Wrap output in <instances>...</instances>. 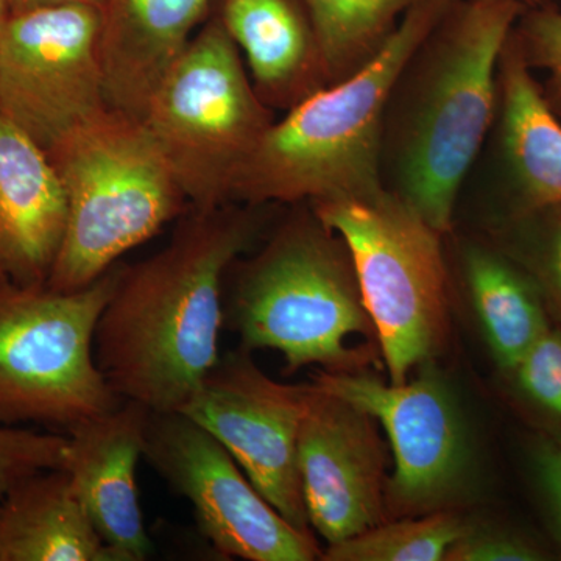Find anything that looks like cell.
Wrapping results in <instances>:
<instances>
[{"mask_svg":"<svg viewBox=\"0 0 561 561\" xmlns=\"http://www.w3.org/2000/svg\"><path fill=\"white\" fill-rule=\"evenodd\" d=\"M261 206L184 214L168 245L121 267L99 317L94 357L122 400L180 412L220 359L225 278L256 241Z\"/></svg>","mask_w":561,"mask_h":561,"instance_id":"1","label":"cell"},{"mask_svg":"<svg viewBox=\"0 0 561 561\" xmlns=\"http://www.w3.org/2000/svg\"><path fill=\"white\" fill-rule=\"evenodd\" d=\"M524 9L451 0L391 87L381 138L383 190L448 236L493 128L497 68Z\"/></svg>","mask_w":561,"mask_h":561,"instance_id":"2","label":"cell"},{"mask_svg":"<svg viewBox=\"0 0 561 561\" xmlns=\"http://www.w3.org/2000/svg\"><path fill=\"white\" fill-rule=\"evenodd\" d=\"M449 2L413 7L375 60L276 117L236 176L231 203L309 205L386 191L381 138L391 87Z\"/></svg>","mask_w":561,"mask_h":561,"instance_id":"3","label":"cell"},{"mask_svg":"<svg viewBox=\"0 0 561 561\" xmlns=\"http://www.w3.org/2000/svg\"><path fill=\"white\" fill-rule=\"evenodd\" d=\"M298 206L260 253L236 264L224 328L239 335L242 350L278 351L287 375L309 365L357 373L365 354L348 341L376 331L350 251L308 203Z\"/></svg>","mask_w":561,"mask_h":561,"instance_id":"4","label":"cell"},{"mask_svg":"<svg viewBox=\"0 0 561 561\" xmlns=\"http://www.w3.org/2000/svg\"><path fill=\"white\" fill-rule=\"evenodd\" d=\"M57 169L68 224L47 287L91 286L127 251L150 241L191 205L140 119L108 108L46 151Z\"/></svg>","mask_w":561,"mask_h":561,"instance_id":"5","label":"cell"},{"mask_svg":"<svg viewBox=\"0 0 561 561\" xmlns=\"http://www.w3.org/2000/svg\"><path fill=\"white\" fill-rule=\"evenodd\" d=\"M191 209L230 205L232 184L276 121L214 14L162 77L142 119Z\"/></svg>","mask_w":561,"mask_h":561,"instance_id":"6","label":"cell"},{"mask_svg":"<svg viewBox=\"0 0 561 561\" xmlns=\"http://www.w3.org/2000/svg\"><path fill=\"white\" fill-rule=\"evenodd\" d=\"M345 242L373 321L389 382L440 353L449 332V271L443 239L389 191L368 198L309 203Z\"/></svg>","mask_w":561,"mask_h":561,"instance_id":"7","label":"cell"},{"mask_svg":"<svg viewBox=\"0 0 561 561\" xmlns=\"http://www.w3.org/2000/svg\"><path fill=\"white\" fill-rule=\"evenodd\" d=\"M119 272L114 265L76 291L0 280V423L66 434L124 401L94 357L95 328Z\"/></svg>","mask_w":561,"mask_h":561,"instance_id":"8","label":"cell"},{"mask_svg":"<svg viewBox=\"0 0 561 561\" xmlns=\"http://www.w3.org/2000/svg\"><path fill=\"white\" fill-rule=\"evenodd\" d=\"M101 36L99 7L9 14L0 33V116L49 151L111 108Z\"/></svg>","mask_w":561,"mask_h":561,"instance_id":"9","label":"cell"},{"mask_svg":"<svg viewBox=\"0 0 561 561\" xmlns=\"http://www.w3.org/2000/svg\"><path fill=\"white\" fill-rule=\"evenodd\" d=\"M144 459L186 497L203 537L225 557L312 561L323 551L262 496L219 440L183 412H149Z\"/></svg>","mask_w":561,"mask_h":561,"instance_id":"10","label":"cell"},{"mask_svg":"<svg viewBox=\"0 0 561 561\" xmlns=\"http://www.w3.org/2000/svg\"><path fill=\"white\" fill-rule=\"evenodd\" d=\"M312 383L370 413L389 437L393 474L387 515L445 511L470 483L472 451L463 415L448 383L426 367L419 378L382 382L362 373L320 370Z\"/></svg>","mask_w":561,"mask_h":561,"instance_id":"11","label":"cell"},{"mask_svg":"<svg viewBox=\"0 0 561 561\" xmlns=\"http://www.w3.org/2000/svg\"><path fill=\"white\" fill-rule=\"evenodd\" d=\"M308 391L273 381L241 350L220 356L180 412L224 445L287 522L311 531L298 467Z\"/></svg>","mask_w":561,"mask_h":561,"instance_id":"12","label":"cell"},{"mask_svg":"<svg viewBox=\"0 0 561 561\" xmlns=\"http://www.w3.org/2000/svg\"><path fill=\"white\" fill-rule=\"evenodd\" d=\"M298 467L309 524L328 545L387 522L378 421L316 383L298 434Z\"/></svg>","mask_w":561,"mask_h":561,"instance_id":"13","label":"cell"},{"mask_svg":"<svg viewBox=\"0 0 561 561\" xmlns=\"http://www.w3.org/2000/svg\"><path fill=\"white\" fill-rule=\"evenodd\" d=\"M482 151L490 153L491 176L512 220L561 205V119L513 32L502 49L496 117Z\"/></svg>","mask_w":561,"mask_h":561,"instance_id":"14","label":"cell"},{"mask_svg":"<svg viewBox=\"0 0 561 561\" xmlns=\"http://www.w3.org/2000/svg\"><path fill=\"white\" fill-rule=\"evenodd\" d=\"M149 412L139 402L124 400L113 411L66 432L65 470L95 530L119 561L147 560L151 552L138 490Z\"/></svg>","mask_w":561,"mask_h":561,"instance_id":"15","label":"cell"},{"mask_svg":"<svg viewBox=\"0 0 561 561\" xmlns=\"http://www.w3.org/2000/svg\"><path fill=\"white\" fill-rule=\"evenodd\" d=\"M68 224V198L46 151L0 116V280L47 286Z\"/></svg>","mask_w":561,"mask_h":561,"instance_id":"16","label":"cell"},{"mask_svg":"<svg viewBox=\"0 0 561 561\" xmlns=\"http://www.w3.org/2000/svg\"><path fill=\"white\" fill-rule=\"evenodd\" d=\"M214 0H103L102 65L110 106L142 119L158 84Z\"/></svg>","mask_w":561,"mask_h":561,"instance_id":"17","label":"cell"},{"mask_svg":"<svg viewBox=\"0 0 561 561\" xmlns=\"http://www.w3.org/2000/svg\"><path fill=\"white\" fill-rule=\"evenodd\" d=\"M217 16L245 54L251 83L268 108L289 111L330 87L305 0H217Z\"/></svg>","mask_w":561,"mask_h":561,"instance_id":"18","label":"cell"},{"mask_svg":"<svg viewBox=\"0 0 561 561\" xmlns=\"http://www.w3.org/2000/svg\"><path fill=\"white\" fill-rule=\"evenodd\" d=\"M0 561H119L66 470L35 472L0 497Z\"/></svg>","mask_w":561,"mask_h":561,"instance_id":"19","label":"cell"},{"mask_svg":"<svg viewBox=\"0 0 561 561\" xmlns=\"http://www.w3.org/2000/svg\"><path fill=\"white\" fill-rule=\"evenodd\" d=\"M461 275L497 365L515 371L527 350L549 330L538 284L504 250L468 242Z\"/></svg>","mask_w":561,"mask_h":561,"instance_id":"20","label":"cell"},{"mask_svg":"<svg viewBox=\"0 0 561 561\" xmlns=\"http://www.w3.org/2000/svg\"><path fill=\"white\" fill-rule=\"evenodd\" d=\"M426 0H305L331 84L375 60L409 10Z\"/></svg>","mask_w":561,"mask_h":561,"instance_id":"21","label":"cell"},{"mask_svg":"<svg viewBox=\"0 0 561 561\" xmlns=\"http://www.w3.org/2000/svg\"><path fill=\"white\" fill-rule=\"evenodd\" d=\"M470 526L448 511L383 522L328 545L327 561H442Z\"/></svg>","mask_w":561,"mask_h":561,"instance_id":"22","label":"cell"},{"mask_svg":"<svg viewBox=\"0 0 561 561\" xmlns=\"http://www.w3.org/2000/svg\"><path fill=\"white\" fill-rule=\"evenodd\" d=\"M513 38L524 61L541 73L542 94L561 119V7L524 10Z\"/></svg>","mask_w":561,"mask_h":561,"instance_id":"23","label":"cell"},{"mask_svg":"<svg viewBox=\"0 0 561 561\" xmlns=\"http://www.w3.org/2000/svg\"><path fill=\"white\" fill-rule=\"evenodd\" d=\"M68 456V434L0 423V497L35 472L65 470Z\"/></svg>","mask_w":561,"mask_h":561,"instance_id":"24","label":"cell"},{"mask_svg":"<svg viewBox=\"0 0 561 561\" xmlns=\"http://www.w3.org/2000/svg\"><path fill=\"white\" fill-rule=\"evenodd\" d=\"M524 393L561 419V334L542 332L515 368Z\"/></svg>","mask_w":561,"mask_h":561,"instance_id":"25","label":"cell"},{"mask_svg":"<svg viewBox=\"0 0 561 561\" xmlns=\"http://www.w3.org/2000/svg\"><path fill=\"white\" fill-rule=\"evenodd\" d=\"M529 232V264L535 283H541L561 308V205L513 219Z\"/></svg>","mask_w":561,"mask_h":561,"instance_id":"26","label":"cell"},{"mask_svg":"<svg viewBox=\"0 0 561 561\" xmlns=\"http://www.w3.org/2000/svg\"><path fill=\"white\" fill-rule=\"evenodd\" d=\"M445 560L448 561H537L541 552L529 542L494 530L471 529L459 538Z\"/></svg>","mask_w":561,"mask_h":561,"instance_id":"27","label":"cell"},{"mask_svg":"<svg viewBox=\"0 0 561 561\" xmlns=\"http://www.w3.org/2000/svg\"><path fill=\"white\" fill-rule=\"evenodd\" d=\"M534 460L538 482L551 508L561 540V445L553 442L541 443L535 451Z\"/></svg>","mask_w":561,"mask_h":561,"instance_id":"28","label":"cell"},{"mask_svg":"<svg viewBox=\"0 0 561 561\" xmlns=\"http://www.w3.org/2000/svg\"><path fill=\"white\" fill-rule=\"evenodd\" d=\"M61 5H92L102 9L103 0H7L9 14Z\"/></svg>","mask_w":561,"mask_h":561,"instance_id":"29","label":"cell"},{"mask_svg":"<svg viewBox=\"0 0 561 561\" xmlns=\"http://www.w3.org/2000/svg\"><path fill=\"white\" fill-rule=\"evenodd\" d=\"M518 3L524 10L546 9V7H561V0H508Z\"/></svg>","mask_w":561,"mask_h":561,"instance_id":"30","label":"cell"},{"mask_svg":"<svg viewBox=\"0 0 561 561\" xmlns=\"http://www.w3.org/2000/svg\"><path fill=\"white\" fill-rule=\"evenodd\" d=\"M7 18H9V7H7V0H0V33H2L3 24H5Z\"/></svg>","mask_w":561,"mask_h":561,"instance_id":"31","label":"cell"}]
</instances>
